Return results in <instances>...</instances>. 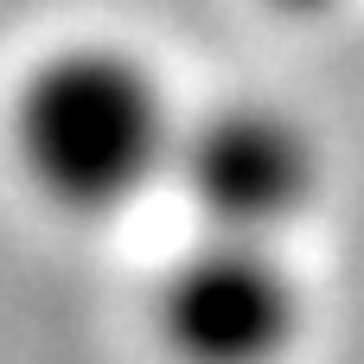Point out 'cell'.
I'll return each mask as SVG.
<instances>
[{"mask_svg":"<svg viewBox=\"0 0 364 364\" xmlns=\"http://www.w3.org/2000/svg\"><path fill=\"white\" fill-rule=\"evenodd\" d=\"M6 154L32 198L64 218H122L166 192L186 96L128 38L45 45L6 90Z\"/></svg>","mask_w":364,"mask_h":364,"instance_id":"6da1fadb","label":"cell"},{"mask_svg":"<svg viewBox=\"0 0 364 364\" xmlns=\"http://www.w3.org/2000/svg\"><path fill=\"white\" fill-rule=\"evenodd\" d=\"M307 320L314 294L294 262V237L192 224L147 288V326L173 364H288Z\"/></svg>","mask_w":364,"mask_h":364,"instance_id":"7a4b0ae2","label":"cell"},{"mask_svg":"<svg viewBox=\"0 0 364 364\" xmlns=\"http://www.w3.org/2000/svg\"><path fill=\"white\" fill-rule=\"evenodd\" d=\"M166 192L205 230L294 237L326 198V141L275 96L186 102Z\"/></svg>","mask_w":364,"mask_h":364,"instance_id":"3957f363","label":"cell"}]
</instances>
